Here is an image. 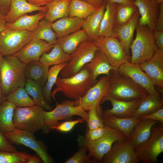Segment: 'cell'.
<instances>
[{
    "instance_id": "6da1fadb",
    "label": "cell",
    "mask_w": 163,
    "mask_h": 163,
    "mask_svg": "<svg viewBox=\"0 0 163 163\" xmlns=\"http://www.w3.org/2000/svg\"><path fill=\"white\" fill-rule=\"evenodd\" d=\"M108 77V90L102 100L111 97L127 101L136 98L143 99L148 94L144 89L129 77L122 74L118 70H111Z\"/></svg>"
},
{
    "instance_id": "7a4b0ae2",
    "label": "cell",
    "mask_w": 163,
    "mask_h": 163,
    "mask_svg": "<svg viewBox=\"0 0 163 163\" xmlns=\"http://www.w3.org/2000/svg\"><path fill=\"white\" fill-rule=\"evenodd\" d=\"M26 64L13 55L3 57L0 62V78L3 93L6 97L19 87L25 86Z\"/></svg>"
},
{
    "instance_id": "3957f363",
    "label": "cell",
    "mask_w": 163,
    "mask_h": 163,
    "mask_svg": "<svg viewBox=\"0 0 163 163\" xmlns=\"http://www.w3.org/2000/svg\"><path fill=\"white\" fill-rule=\"evenodd\" d=\"M55 84L56 87L51 93V98L54 100L59 92H62L66 97L78 100L83 97L94 85L89 73L84 68L70 77H58Z\"/></svg>"
},
{
    "instance_id": "277c9868",
    "label": "cell",
    "mask_w": 163,
    "mask_h": 163,
    "mask_svg": "<svg viewBox=\"0 0 163 163\" xmlns=\"http://www.w3.org/2000/svg\"><path fill=\"white\" fill-rule=\"evenodd\" d=\"M44 109L36 105L25 107H16L13 117L15 128L33 133L40 130L48 133L49 129L45 124Z\"/></svg>"
},
{
    "instance_id": "5b68a950",
    "label": "cell",
    "mask_w": 163,
    "mask_h": 163,
    "mask_svg": "<svg viewBox=\"0 0 163 163\" xmlns=\"http://www.w3.org/2000/svg\"><path fill=\"white\" fill-rule=\"evenodd\" d=\"M136 30V38L130 47L132 52L130 62L138 65L150 59L158 47L153 33L147 26L138 23Z\"/></svg>"
},
{
    "instance_id": "8992f818",
    "label": "cell",
    "mask_w": 163,
    "mask_h": 163,
    "mask_svg": "<svg viewBox=\"0 0 163 163\" xmlns=\"http://www.w3.org/2000/svg\"><path fill=\"white\" fill-rule=\"evenodd\" d=\"M99 49L93 40L88 39L80 43L71 55L70 60L61 71L64 78L72 77L78 73L94 57Z\"/></svg>"
},
{
    "instance_id": "52a82bcc",
    "label": "cell",
    "mask_w": 163,
    "mask_h": 163,
    "mask_svg": "<svg viewBox=\"0 0 163 163\" xmlns=\"http://www.w3.org/2000/svg\"><path fill=\"white\" fill-rule=\"evenodd\" d=\"M127 138L120 131L109 127L104 136L97 140L88 141L79 136L77 141L80 146L86 148L90 157L101 162L103 156L109 151L114 142Z\"/></svg>"
},
{
    "instance_id": "ba28073f",
    "label": "cell",
    "mask_w": 163,
    "mask_h": 163,
    "mask_svg": "<svg viewBox=\"0 0 163 163\" xmlns=\"http://www.w3.org/2000/svg\"><path fill=\"white\" fill-rule=\"evenodd\" d=\"M45 124L49 129L57 126L62 122L59 121L70 119L72 117L78 116L87 122L88 113L80 106H75L74 101L69 100L56 102V107L49 111H43Z\"/></svg>"
},
{
    "instance_id": "9c48e42d",
    "label": "cell",
    "mask_w": 163,
    "mask_h": 163,
    "mask_svg": "<svg viewBox=\"0 0 163 163\" xmlns=\"http://www.w3.org/2000/svg\"><path fill=\"white\" fill-rule=\"evenodd\" d=\"M33 133L15 128L11 132L4 135L12 144L24 145L34 150L43 163H54V161L48 153L45 145L42 141L36 139Z\"/></svg>"
},
{
    "instance_id": "30bf717a",
    "label": "cell",
    "mask_w": 163,
    "mask_h": 163,
    "mask_svg": "<svg viewBox=\"0 0 163 163\" xmlns=\"http://www.w3.org/2000/svg\"><path fill=\"white\" fill-rule=\"evenodd\" d=\"M135 150L140 161L157 163L158 156L163 152V123L154 128L149 139Z\"/></svg>"
},
{
    "instance_id": "8fae6325",
    "label": "cell",
    "mask_w": 163,
    "mask_h": 163,
    "mask_svg": "<svg viewBox=\"0 0 163 163\" xmlns=\"http://www.w3.org/2000/svg\"><path fill=\"white\" fill-rule=\"evenodd\" d=\"M33 32L9 28L0 32V51L3 56L14 55L32 39Z\"/></svg>"
},
{
    "instance_id": "7c38bea8",
    "label": "cell",
    "mask_w": 163,
    "mask_h": 163,
    "mask_svg": "<svg viewBox=\"0 0 163 163\" xmlns=\"http://www.w3.org/2000/svg\"><path fill=\"white\" fill-rule=\"evenodd\" d=\"M93 41L115 69L118 70L123 64L130 62L129 56L126 53L119 41L116 38L113 37H97Z\"/></svg>"
},
{
    "instance_id": "4fadbf2b",
    "label": "cell",
    "mask_w": 163,
    "mask_h": 163,
    "mask_svg": "<svg viewBox=\"0 0 163 163\" xmlns=\"http://www.w3.org/2000/svg\"><path fill=\"white\" fill-rule=\"evenodd\" d=\"M134 147L129 138L114 142L103 157V163H139Z\"/></svg>"
},
{
    "instance_id": "5bb4252c",
    "label": "cell",
    "mask_w": 163,
    "mask_h": 163,
    "mask_svg": "<svg viewBox=\"0 0 163 163\" xmlns=\"http://www.w3.org/2000/svg\"><path fill=\"white\" fill-rule=\"evenodd\" d=\"M108 76L101 77L90 88L85 95L78 100H74L75 106H80L85 111L99 105L102 98L106 95L108 88Z\"/></svg>"
},
{
    "instance_id": "9a60e30c",
    "label": "cell",
    "mask_w": 163,
    "mask_h": 163,
    "mask_svg": "<svg viewBox=\"0 0 163 163\" xmlns=\"http://www.w3.org/2000/svg\"><path fill=\"white\" fill-rule=\"evenodd\" d=\"M152 80L155 86L163 88V50L158 47L150 59L137 65Z\"/></svg>"
},
{
    "instance_id": "2e32d148",
    "label": "cell",
    "mask_w": 163,
    "mask_h": 163,
    "mask_svg": "<svg viewBox=\"0 0 163 163\" xmlns=\"http://www.w3.org/2000/svg\"><path fill=\"white\" fill-rule=\"evenodd\" d=\"M118 70L144 89L148 94H154L158 92L150 78L137 65L128 62L121 65Z\"/></svg>"
},
{
    "instance_id": "e0dca14e",
    "label": "cell",
    "mask_w": 163,
    "mask_h": 163,
    "mask_svg": "<svg viewBox=\"0 0 163 163\" xmlns=\"http://www.w3.org/2000/svg\"><path fill=\"white\" fill-rule=\"evenodd\" d=\"M133 2L137 7L141 16L138 24L147 26L153 33L156 30L159 4L155 0H134Z\"/></svg>"
},
{
    "instance_id": "ac0fdd59",
    "label": "cell",
    "mask_w": 163,
    "mask_h": 163,
    "mask_svg": "<svg viewBox=\"0 0 163 163\" xmlns=\"http://www.w3.org/2000/svg\"><path fill=\"white\" fill-rule=\"evenodd\" d=\"M54 45L43 40L32 39L13 55L26 64L32 61L39 60L42 54L53 48Z\"/></svg>"
},
{
    "instance_id": "d6986e66",
    "label": "cell",
    "mask_w": 163,
    "mask_h": 163,
    "mask_svg": "<svg viewBox=\"0 0 163 163\" xmlns=\"http://www.w3.org/2000/svg\"><path fill=\"white\" fill-rule=\"evenodd\" d=\"M140 16L138 10L127 22L121 26L114 27L113 30V37L119 41L128 56L134 31L138 23Z\"/></svg>"
},
{
    "instance_id": "ffe728a7",
    "label": "cell",
    "mask_w": 163,
    "mask_h": 163,
    "mask_svg": "<svg viewBox=\"0 0 163 163\" xmlns=\"http://www.w3.org/2000/svg\"><path fill=\"white\" fill-rule=\"evenodd\" d=\"M142 99L136 98L129 101H122L108 97L102 100L100 104L110 101L112 106L111 109L107 108L103 111L102 117L114 115L120 117H130L141 103Z\"/></svg>"
},
{
    "instance_id": "44dd1931",
    "label": "cell",
    "mask_w": 163,
    "mask_h": 163,
    "mask_svg": "<svg viewBox=\"0 0 163 163\" xmlns=\"http://www.w3.org/2000/svg\"><path fill=\"white\" fill-rule=\"evenodd\" d=\"M83 68L88 72L94 85L97 82V78L98 76L106 75L108 76L110 71L115 69L111 66L105 55L100 50L96 52L93 58Z\"/></svg>"
},
{
    "instance_id": "7402d4cb",
    "label": "cell",
    "mask_w": 163,
    "mask_h": 163,
    "mask_svg": "<svg viewBox=\"0 0 163 163\" xmlns=\"http://www.w3.org/2000/svg\"><path fill=\"white\" fill-rule=\"evenodd\" d=\"M47 10V6H36L30 4L26 0H11L10 9L5 15L6 21L7 23H12L27 13L36 11L46 12Z\"/></svg>"
},
{
    "instance_id": "603a6c76",
    "label": "cell",
    "mask_w": 163,
    "mask_h": 163,
    "mask_svg": "<svg viewBox=\"0 0 163 163\" xmlns=\"http://www.w3.org/2000/svg\"><path fill=\"white\" fill-rule=\"evenodd\" d=\"M141 119L133 117H120L114 115L102 117L104 125L116 129L123 133L128 138L135 127Z\"/></svg>"
},
{
    "instance_id": "cb8c5ba5",
    "label": "cell",
    "mask_w": 163,
    "mask_h": 163,
    "mask_svg": "<svg viewBox=\"0 0 163 163\" xmlns=\"http://www.w3.org/2000/svg\"><path fill=\"white\" fill-rule=\"evenodd\" d=\"M84 22V19L68 16L57 20L51 25L57 39L80 30Z\"/></svg>"
},
{
    "instance_id": "d4e9b609",
    "label": "cell",
    "mask_w": 163,
    "mask_h": 163,
    "mask_svg": "<svg viewBox=\"0 0 163 163\" xmlns=\"http://www.w3.org/2000/svg\"><path fill=\"white\" fill-rule=\"evenodd\" d=\"M158 122L154 120L142 119L137 124L129 138L135 148L143 144L149 139L152 126Z\"/></svg>"
},
{
    "instance_id": "484cf974",
    "label": "cell",
    "mask_w": 163,
    "mask_h": 163,
    "mask_svg": "<svg viewBox=\"0 0 163 163\" xmlns=\"http://www.w3.org/2000/svg\"><path fill=\"white\" fill-rule=\"evenodd\" d=\"M45 13L40 11L34 15L24 14L13 23H7L6 26L8 28L15 30L33 32L37 29L40 20L44 18Z\"/></svg>"
},
{
    "instance_id": "4316f807",
    "label": "cell",
    "mask_w": 163,
    "mask_h": 163,
    "mask_svg": "<svg viewBox=\"0 0 163 163\" xmlns=\"http://www.w3.org/2000/svg\"><path fill=\"white\" fill-rule=\"evenodd\" d=\"M163 108V99L160 93L148 94L142 99L139 105L130 117L138 118L141 115L150 114Z\"/></svg>"
},
{
    "instance_id": "83f0119b",
    "label": "cell",
    "mask_w": 163,
    "mask_h": 163,
    "mask_svg": "<svg viewBox=\"0 0 163 163\" xmlns=\"http://www.w3.org/2000/svg\"><path fill=\"white\" fill-rule=\"evenodd\" d=\"M97 37H113L117 4L106 2Z\"/></svg>"
},
{
    "instance_id": "f1b7e54d",
    "label": "cell",
    "mask_w": 163,
    "mask_h": 163,
    "mask_svg": "<svg viewBox=\"0 0 163 163\" xmlns=\"http://www.w3.org/2000/svg\"><path fill=\"white\" fill-rule=\"evenodd\" d=\"M49 66L43 64L39 60L32 61L26 64L25 77L38 83L43 88L47 79Z\"/></svg>"
},
{
    "instance_id": "f546056e",
    "label": "cell",
    "mask_w": 163,
    "mask_h": 163,
    "mask_svg": "<svg viewBox=\"0 0 163 163\" xmlns=\"http://www.w3.org/2000/svg\"><path fill=\"white\" fill-rule=\"evenodd\" d=\"M105 9V3L98 8L84 19L82 28L89 39L94 40L97 37L101 22Z\"/></svg>"
},
{
    "instance_id": "4dcf8cb0",
    "label": "cell",
    "mask_w": 163,
    "mask_h": 163,
    "mask_svg": "<svg viewBox=\"0 0 163 163\" xmlns=\"http://www.w3.org/2000/svg\"><path fill=\"white\" fill-rule=\"evenodd\" d=\"M88 39H89L86 32L82 28L57 39L56 43L60 46L65 53L71 54L80 43Z\"/></svg>"
},
{
    "instance_id": "1f68e13d",
    "label": "cell",
    "mask_w": 163,
    "mask_h": 163,
    "mask_svg": "<svg viewBox=\"0 0 163 163\" xmlns=\"http://www.w3.org/2000/svg\"><path fill=\"white\" fill-rule=\"evenodd\" d=\"M16 106L5 100L0 105V131L4 134L11 132L15 128L13 117Z\"/></svg>"
},
{
    "instance_id": "d6a6232c",
    "label": "cell",
    "mask_w": 163,
    "mask_h": 163,
    "mask_svg": "<svg viewBox=\"0 0 163 163\" xmlns=\"http://www.w3.org/2000/svg\"><path fill=\"white\" fill-rule=\"evenodd\" d=\"M70 1L71 0L53 1L47 5L48 10L44 18L52 23L58 19L69 16Z\"/></svg>"
},
{
    "instance_id": "836d02e7",
    "label": "cell",
    "mask_w": 163,
    "mask_h": 163,
    "mask_svg": "<svg viewBox=\"0 0 163 163\" xmlns=\"http://www.w3.org/2000/svg\"><path fill=\"white\" fill-rule=\"evenodd\" d=\"M51 51L44 53L41 56L39 61L44 65L50 66L68 62L71 55L65 53L57 43L55 44Z\"/></svg>"
},
{
    "instance_id": "e575fe53",
    "label": "cell",
    "mask_w": 163,
    "mask_h": 163,
    "mask_svg": "<svg viewBox=\"0 0 163 163\" xmlns=\"http://www.w3.org/2000/svg\"><path fill=\"white\" fill-rule=\"evenodd\" d=\"M97 8L82 0H71L69 6V16L85 19Z\"/></svg>"
},
{
    "instance_id": "d590c367",
    "label": "cell",
    "mask_w": 163,
    "mask_h": 163,
    "mask_svg": "<svg viewBox=\"0 0 163 163\" xmlns=\"http://www.w3.org/2000/svg\"><path fill=\"white\" fill-rule=\"evenodd\" d=\"M32 39L43 40L54 45L56 43L57 40L51 23L44 18L40 20L37 29L33 32Z\"/></svg>"
},
{
    "instance_id": "8d00e7d4",
    "label": "cell",
    "mask_w": 163,
    "mask_h": 163,
    "mask_svg": "<svg viewBox=\"0 0 163 163\" xmlns=\"http://www.w3.org/2000/svg\"><path fill=\"white\" fill-rule=\"evenodd\" d=\"M25 89L29 95L31 96L35 105L49 111L52 108L45 100L43 94V87L34 81L27 78Z\"/></svg>"
},
{
    "instance_id": "74e56055",
    "label": "cell",
    "mask_w": 163,
    "mask_h": 163,
    "mask_svg": "<svg viewBox=\"0 0 163 163\" xmlns=\"http://www.w3.org/2000/svg\"><path fill=\"white\" fill-rule=\"evenodd\" d=\"M6 100L11 102L16 107H25L35 105L24 87H19L11 91L6 97Z\"/></svg>"
},
{
    "instance_id": "f35d334b",
    "label": "cell",
    "mask_w": 163,
    "mask_h": 163,
    "mask_svg": "<svg viewBox=\"0 0 163 163\" xmlns=\"http://www.w3.org/2000/svg\"><path fill=\"white\" fill-rule=\"evenodd\" d=\"M138 10L133 2L117 4L114 27L121 26L127 22Z\"/></svg>"
},
{
    "instance_id": "ab89813d",
    "label": "cell",
    "mask_w": 163,
    "mask_h": 163,
    "mask_svg": "<svg viewBox=\"0 0 163 163\" xmlns=\"http://www.w3.org/2000/svg\"><path fill=\"white\" fill-rule=\"evenodd\" d=\"M68 62L54 65L49 70L46 83L43 88V94L45 100L49 103L52 101L51 93L55 84L58 75Z\"/></svg>"
},
{
    "instance_id": "60d3db41",
    "label": "cell",
    "mask_w": 163,
    "mask_h": 163,
    "mask_svg": "<svg viewBox=\"0 0 163 163\" xmlns=\"http://www.w3.org/2000/svg\"><path fill=\"white\" fill-rule=\"evenodd\" d=\"M32 156L25 152L0 150V163H27Z\"/></svg>"
},
{
    "instance_id": "b9f144b4",
    "label": "cell",
    "mask_w": 163,
    "mask_h": 163,
    "mask_svg": "<svg viewBox=\"0 0 163 163\" xmlns=\"http://www.w3.org/2000/svg\"><path fill=\"white\" fill-rule=\"evenodd\" d=\"M88 111L87 123L88 130L104 126L102 120L103 111L100 105L95 106Z\"/></svg>"
},
{
    "instance_id": "7bdbcfd3",
    "label": "cell",
    "mask_w": 163,
    "mask_h": 163,
    "mask_svg": "<svg viewBox=\"0 0 163 163\" xmlns=\"http://www.w3.org/2000/svg\"><path fill=\"white\" fill-rule=\"evenodd\" d=\"M81 148L72 156L67 159L64 163H91L94 162H97L96 161H92L91 157L87 155V149L84 146H81Z\"/></svg>"
},
{
    "instance_id": "ee69618b",
    "label": "cell",
    "mask_w": 163,
    "mask_h": 163,
    "mask_svg": "<svg viewBox=\"0 0 163 163\" xmlns=\"http://www.w3.org/2000/svg\"><path fill=\"white\" fill-rule=\"evenodd\" d=\"M109 127L104 126L96 129L87 130L84 136H81L85 140L88 141H93L103 137Z\"/></svg>"
},
{
    "instance_id": "f6af8a7d",
    "label": "cell",
    "mask_w": 163,
    "mask_h": 163,
    "mask_svg": "<svg viewBox=\"0 0 163 163\" xmlns=\"http://www.w3.org/2000/svg\"><path fill=\"white\" fill-rule=\"evenodd\" d=\"M84 121V120L82 118L75 120L62 122L59 125L52 127L51 129H55L61 132H68L71 131L76 124L82 123Z\"/></svg>"
},
{
    "instance_id": "bcb514c9",
    "label": "cell",
    "mask_w": 163,
    "mask_h": 163,
    "mask_svg": "<svg viewBox=\"0 0 163 163\" xmlns=\"http://www.w3.org/2000/svg\"><path fill=\"white\" fill-rule=\"evenodd\" d=\"M0 150L10 152H17L16 147L5 137L0 131Z\"/></svg>"
},
{
    "instance_id": "7dc6e473",
    "label": "cell",
    "mask_w": 163,
    "mask_h": 163,
    "mask_svg": "<svg viewBox=\"0 0 163 163\" xmlns=\"http://www.w3.org/2000/svg\"><path fill=\"white\" fill-rule=\"evenodd\" d=\"M138 118L142 119H149L155 120L163 123V108L151 113L142 115L139 116Z\"/></svg>"
},
{
    "instance_id": "c3c4849f",
    "label": "cell",
    "mask_w": 163,
    "mask_h": 163,
    "mask_svg": "<svg viewBox=\"0 0 163 163\" xmlns=\"http://www.w3.org/2000/svg\"><path fill=\"white\" fill-rule=\"evenodd\" d=\"M156 30L163 31V3L159 4V14L155 23Z\"/></svg>"
},
{
    "instance_id": "681fc988",
    "label": "cell",
    "mask_w": 163,
    "mask_h": 163,
    "mask_svg": "<svg viewBox=\"0 0 163 163\" xmlns=\"http://www.w3.org/2000/svg\"><path fill=\"white\" fill-rule=\"evenodd\" d=\"M153 34L158 47L163 50V31L155 30Z\"/></svg>"
},
{
    "instance_id": "f907efd6",
    "label": "cell",
    "mask_w": 163,
    "mask_h": 163,
    "mask_svg": "<svg viewBox=\"0 0 163 163\" xmlns=\"http://www.w3.org/2000/svg\"><path fill=\"white\" fill-rule=\"evenodd\" d=\"M11 0H0V11L6 15L11 7Z\"/></svg>"
},
{
    "instance_id": "816d5d0a",
    "label": "cell",
    "mask_w": 163,
    "mask_h": 163,
    "mask_svg": "<svg viewBox=\"0 0 163 163\" xmlns=\"http://www.w3.org/2000/svg\"><path fill=\"white\" fill-rule=\"evenodd\" d=\"M30 4L37 6H47L53 0H26Z\"/></svg>"
},
{
    "instance_id": "f5cc1de1",
    "label": "cell",
    "mask_w": 163,
    "mask_h": 163,
    "mask_svg": "<svg viewBox=\"0 0 163 163\" xmlns=\"http://www.w3.org/2000/svg\"><path fill=\"white\" fill-rule=\"evenodd\" d=\"M5 15L0 11V32L6 29Z\"/></svg>"
},
{
    "instance_id": "db71d44e",
    "label": "cell",
    "mask_w": 163,
    "mask_h": 163,
    "mask_svg": "<svg viewBox=\"0 0 163 163\" xmlns=\"http://www.w3.org/2000/svg\"><path fill=\"white\" fill-rule=\"evenodd\" d=\"M88 2L96 7L98 8L101 6L104 2L102 0H82Z\"/></svg>"
},
{
    "instance_id": "11a10c76",
    "label": "cell",
    "mask_w": 163,
    "mask_h": 163,
    "mask_svg": "<svg viewBox=\"0 0 163 163\" xmlns=\"http://www.w3.org/2000/svg\"><path fill=\"white\" fill-rule=\"evenodd\" d=\"M42 162V159L39 156H37L32 155L28 159L27 163H41Z\"/></svg>"
},
{
    "instance_id": "9f6ffc18",
    "label": "cell",
    "mask_w": 163,
    "mask_h": 163,
    "mask_svg": "<svg viewBox=\"0 0 163 163\" xmlns=\"http://www.w3.org/2000/svg\"><path fill=\"white\" fill-rule=\"evenodd\" d=\"M105 3L106 2H109L111 3H116L117 4L131 3L133 2L130 0H102Z\"/></svg>"
},
{
    "instance_id": "6f0895ef",
    "label": "cell",
    "mask_w": 163,
    "mask_h": 163,
    "mask_svg": "<svg viewBox=\"0 0 163 163\" xmlns=\"http://www.w3.org/2000/svg\"><path fill=\"white\" fill-rule=\"evenodd\" d=\"M6 97L5 96L2 92L0 78V105L4 101L6 100Z\"/></svg>"
},
{
    "instance_id": "680465c9",
    "label": "cell",
    "mask_w": 163,
    "mask_h": 163,
    "mask_svg": "<svg viewBox=\"0 0 163 163\" xmlns=\"http://www.w3.org/2000/svg\"><path fill=\"white\" fill-rule=\"evenodd\" d=\"M155 1L159 4L163 3V0H155Z\"/></svg>"
},
{
    "instance_id": "91938a15",
    "label": "cell",
    "mask_w": 163,
    "mask_h": 163,
    "mask_svg": "<svg viewBox=\"0 0 163 163\" xmlns=\"http://www.w3.org/2000/svg\"><path fill=\"white\" fill-rule=\"evenodd\" d=\"M3 56H4L2 55V54L1 52L0 51V62L1 61Z\"/></svg>"
},
{
    "instance_id": "94428289",
    "label": "cell",
    "mask_w": 163,
    "mask_h": 163,
    "mask_svg": "<svg viewBox=\"0 0 163 163\" xmlns=\"http://www.w3.org/2000/svg\"><path fill=\"white\" fill-rule=\"evenodd\" d=\"M59 0H53V1H59Z\"/></svg>"
},
{
    "instance_id": "6125c7cd",
    "label": "cell",
    "mask_w": 163,
    "mask_h": 163,
    "mask_svg": "<svg viewBox=\"0 0 163 163\" xmlns=\"http://www.w3.org/2000/svg\"><path fill=\"white\" fill-rule=\"evenodd\" d=\"M130 0L133 2L134 0Z\"/></svg>"
}]
</instances>
